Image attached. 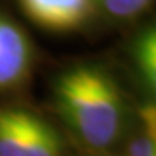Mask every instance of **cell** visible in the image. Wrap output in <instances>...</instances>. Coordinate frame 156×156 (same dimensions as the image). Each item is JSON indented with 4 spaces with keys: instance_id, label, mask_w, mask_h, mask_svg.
<instances>
[{
    "instance_id": "1",
    "label": "cell",
    "mask_w": 156,
    "mask_h": 156,
    "mask_svg": "<svg viewBox=\"0 0 156 156\" xmlns=\"http://www.w3.org/2000/svg\"><path fill=\"white\" fill-rule=\"evenodd\" d=\"M56 102L75 134L92 149H106L120 135L125 116L116 82L95 66H75L56 83Z\"/></svg>"
},
{
    "instance_id": "2",
    "label": "cell",
    "mask_w": 156,
    "mask_h": 156,
    "mask_svg": "<svg viewBox=\"0 0 156 156\" xmlns=\"http://www.w3.org/2000/svg\"><path fill=\"white\" fill-rule=\"evenodd\" d=\"M28 19L50 31H75L94 14V0H17Z\"/></svg>"
},
{
    "instance_id": "3",
    "label": "cell",
    "mask_w": 156,
    "mask_h": 156,
    "mask_svg": "<svg viewBox=\"0 0 156 156\" xmlns=\"http://www.w3.org/2000/svg\"><path fill=\"white\" fill-rule=\"evenodd\" d=\"M31 66V44L14 21L0 14V89L21 83Z\"/></svg>"
},
{
    "instance_id": "4",
    "label": "cell",
    "mask_w": 156,
    "mask_h": 156,
    "mask_svg": "<svg viewBox=\"0 0 156 156\" xmlns=\"http://www.w3.org/2000/svg\"><path fill=\"white\" fill-rule=\"evenodd\" d=\"M62 142L56 128L31 113L24 122V142L21 156H61Z\"/></svg>"
},
{
    "instance_id": "5",
    "label": "cell",
    "mask_w": 156,
    "mask_h": 156,
    "mask_svg": "<svg viewBox=\"0 0 156 156\" xmlns=\"http://www.w3.org/2000/svg\"><path fill=\"white\" fill-rule=\"evenodd\" d=\"M28 111L0 108V156H21Z\"/></svg>"
},
{
    "instance_id": "6",
    "label": "cell",
    "mask_w": 156,
    "mask_h": 156,
    "mask_svg": "<svg viewBox=\"0 0 156 156\" xmlns=\"http://www.w3.org/2000/svg\"><path fill=\"white\" fill-rule=\"evenodd\" d=\"M132 56L144 83L153 90L156 85V31L153 26L146 28L135 38Z\"/></svg>"
},
{
    "instance_id": "7",
    "label": "cell",
    "mask_w": 156,
    "mask_h": 156,
    "mask_svg": "<svg viewBox=\"0 0 156 156\" xmlns=\"http://www.w3.org/2000/svg\"><path fill=\"white\" fill-rule=\"evenodd\" d=\"M142 122H144V134L135 137L128 147V156H156L154 142V108L153 104L142 108Z\"/></svg>"
},
{
    "instance_id": "8",
    "label": "cell",
    "mask_w": 156,
    "mask_h": 156,
    "mask_svg": "<svg viewBox=\"0 0 156 156\" xmlns=\"http://www.w3.org/2000/svg\"><path fill=\"white\" fill-rule=\"evenodd\" d=\"M101 9L116 19H134L151 5L153 0H94Z\"/></svg>"
}]
</instances>
